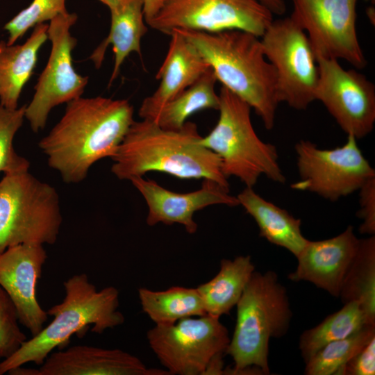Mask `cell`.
Segmentation results:
<instances>
[{"mask_svg": "<svg viewBox=\"0 0 375 375\" xmlns=\"http://www.w3.org/2000/svg\"><path fill=\"white\" fill-rule=\"evenodd\" d=\"M63 287L62 301L47 310L53 320L0 362V375L28 362L40 366L56 348L63 347L73 334L83 333L90 325H92V332L102 334L124 322V316L118 310L116 288L97 290L85 273L73 275L63 283Z\"/></svg>", "mask_w": 375, "mask_h": 375, "instance_id": "cell-4", "label": "cell"}, {"mask_svg": "<svg viewBox=\"0 0 375 375\" xmlns=\"http://www.w3.org/2000/svg\"><path fill=\"white\" fill-rule=\"evenodd\" d=\"M223 354L224 353H219L215 356L210 360L203 375H206V374L219 375V374H224V370H223V365H224V362L222 360Z\"/></svg>", "mask_w": 375, "mask_h": 375, "instance_id": "cell-34", "label": "cell"}, {"mask_svg": "<svg viewBox=\"0 0 375 375\" xmlns=\"http://www.w3.org/2000/svg\"><path fill=\"white\" fill-rule=\"evenodd\" d=\"M144 312L156 325H170L180 319L206 315L197 288L174 286L162 291L138 290Z\"/></svg>", "mask_w": 375, "mask_h": 375, "instance_id": "cell-26", "label": "cell"}, {"mask_svg": "<svg viewBox=\"0 0 375 375\" xmlns=\"http://www.w3.org/2000/svg\"><path fill=\"white\" fill-rule=\"evenodd\" d=\"M149 345L169 374L203 375L210 360L225 353L228 331L219 317H187L170 325H155Z\"/></svg>", "mask_w": 375, "mask_h": 375, "instance_id": "cell-10", "label": "cell"}, {"mask_svg": "<svg viewBox=\"0 0 375 375\" xmlns=\"http://www.w3.org/2000/svg\"><path fill=\"white\" fill-rule=\"evenodd\" d=\"M201 138L192 122L168 130L151 120H134L111 158V172L121 180L159 172L181 179L212 180L229 188L219 157L201 144Z\"/></svg>", "mask_w": 375, "mask_h": 375, "instance_id": "cell-2", "label": "cell"}, {"mask_svg": "<svg viewBox=\"0 0 375 375\" xmlns=\"http://www.w3.org/2000/svg\"><path fill=\"white\" fill-rule=\"evenodd\" d=\"M27 337L21 330L15 307L0 286V358L15 352Z\"/></svg>", "mask_w": 375, "mask_h": 375, "instance_id": "cell-31", "label": "cell"}, {"mask_svg": "<svg viewBox=\"0 0 375 375\" xmlns=\"http://www.w3.org/2000/svg\"><path fill=\"white\" fill-rule=\"evenodd\" d=\"M375 374V336L337 373V375Z\"/></svg>", "mask_w": 375, "mask_h": 375, "instance_id": "cell-33", "label": "cell"}, {"mask_svg": "<svg viewBox=\"0 0 375 375\" xmlns=\"http://www.w3.org/2000/svg\"><path fill=\"white\" fill-rule=\"evenodd\" d=\"M105 6H106L109 10H112L117 6L120 0H98Z\"/></svg>", "mask_w": 375, "mask_h": 375, "instance_id": "cell-37", "label": "cell"}, {"mask_svg": "<svg viewBox=\"0 0 375 375\" xmlns=\"http://www.w3.org/2000/svg\"><path fill=\"white\" fill-rule=\"evenodd\" d=\"M299 180L294 190L314 193L335 201L358 191L375 170L359 148L357 140L347 135L346 142L333 149H322L301 140L294 146Z\"/></svg>", "mask_w": 375, "mask_h": 375, "instance_id": "cell-9", "label": "cell"}, {"mask_svg": "<svg viewBox=\"0 0 375 375\" xmlns=\"http://www.w3.org/2000/svg\"><path fill=\"white\" fill-rule=\"evenodd\" d=\"M237 198L255 220L260 236L274 245L285 249L297 257L308 240L301 231V221L286 210L265 199L253 188L245 187Z\"/></svg>", "mask_w": 375, "mask_h": 375, "instance_id": "cell-22", "label": "cell"}, {"mask_svg": "<svg viewBox=\"0 0 375 375\" xmlns=\"http://www.w3.org/2000/svg\"><path fill=\"white\" fill-rule=\"evenodd\" d=\"M235 306V329L225 351L234 367L228 372L269 374V340L284 336L292 317L286 288L274 272L254 271Z\"/></svg>", "mask_w": 375, "mask_h": 375, "instance_id": "cell-5", "label": "cell"}, {"mask_svg": "<svg viewBox=\"0 0 375 375\" xmlns=\"http://www.w3.org/2000/svg\"><path fill=\"white\" fill-rule=\"evenodd\" d=\"M255 271L250 256H238L233 260L222 259L218 273L197 288L207 315L219 317L228 314L236 306Z\"/></svg>", "mask_w": 375, "mask_h": 375, "instance_id": "cell-23", "label": "cell"}, {"mask_svg": "<svg viewBox=\"0 0 375 375\" xmlns=\"http://www.w3.org/2000/svg\"><path fill=\"white\" fill-rule=\"evenodd\" d=\"M140 192L148 207L147 224L167 225L179 224L185 231L194 233L198 225L193 219L194 213L212 205L239 206L237 197L229 192V188L209 179H203L199 190L186 193L169 190L151 179L142 176L129 180Z\"/></svg>", "mask_w": 375, "mask_h": 375, "instance_id": "cell-16", "label": "cell"}, {"mask_svg": "<svg viewBox=\"0 0 375 375\" xmlns=\"http://www.w3.org/2000/svg\"><path fill=\"white\" fill-rule=\"evenodd\" d=\"M343 305L341 309L300 335L299 349L305 363L325 345L347 338L366 324L358 302L351 301Z\"/></svg>", "mask_w": 375, "mask_h": 375, "instance_id": "cell-27", "label": "cell"}, {"mask_svg": "<svg viewBox=\"0 0 375 375\" xmlns=\"http://www.w3.org/2000/svg\"><path fill=\"white\" fill-rule=\"evenodd\" d=\"M342 303L356 301L366 324L375 325V236L359 240L356 253L344 278L340 296Z\"/></svg>", "mask_w": 375, "mask_h": 375, "instance_id": "cell-25", "label": "cell"}, {"mask_svg": "<svg viewBox=\"0 0 375 375\" xmlns=\"http://www.w3.org/2000/svg\"><path fill=\"white\" fill-rule=\"evenodd\" d=\"M319 80L315 92L347 135L357 140L373 130L375 123V87L357 70L345 69L337 59L315 54Z\"/></svg>", "mask_w": 375, "mask_h": 375, "instance_id": "cell-14", "label": "cell"}, {"mask_svg": "<svg viewBox=\"0 0 375 375\" xmlns=\"http://www.w3.org/2000/svg\"><path fill=\"white\" fill-rule=\"evenodd\" d=\"M133 121L127 99L80 97L38 146L65 183H78L95 162L114 156Z\"/></svg>", "mask_w": 375, "mask_h": 375, "instance_id": "cell-1", "label": "cell"}, {"mask_svg": "<svg viewBox=\"0 0 375 375\" xmlns=\"http://www.w3.org/2000/svg\"><path fill=\"white\" fill-rule=\"evenodd\" d=\"M360 208L357 217L362 220L359 232L362 234H375V177L367 180L358 190Z\"/></svg>", "mask_w": 375, "mask_h": 375, "instance_id": "cell-32", "label": "cell"}, {"mask_svg": "<svg viewBox=\"0 0 375 375\" xmlns=\"http://www.w3.org/2000/svg\"><path fill=\"white\" fill-rule=\"evenodd\" d=\"M62 217L58 192L28 171L0 180V253L22 244H53Z\"/></svg>", "mask_w": 375, "mask_h": 375, "instance_id": "cell-7", "label": "cell"}, {"mask_svg": "<svg viewBox=\"0 0 375 375\" xmlns=\"http://www.w3.org/2000/svg\"><path fill=\"white\" fill-rule=\"evenodd\" d=\"M26 105L9 109L0 104V172L4 174L28 171L29 161L13 147L14 138L25 119Z\"/></svg>", "mask_w": 375, "mask_h": 375, "instance_id": "cell-29", "label": "cell"}, {"mask_svg": "<svg viewBox=\"0 0 375 375\" xmlns=\"http://www.w3.org/2000/svg\"><path fill=\"white\" fill-rule=\"evenodd\" d=\"M167 55L156 78L160 83L156 91L142 101L138 115L149 116L188 88L210 67L197 49L177 30H173Z\"/></svg>", "mask_w": 375, "mask_h": 375, "instance_id": "cell-19", "label": "cell"}, {"mask_svg": "<svg viewBox=\"0 0 375 375\" xmlns=\"http://www.w3.org/2000/svg\"><path fill=\"white\" fill-rule=\"evenodd\" d=\"M68 12L66 0H33L4 25L8 44H14L31 28L50 22L56 17Z\"/></svg>", "mask_w": 375, "mask_h": 375, "instance_id": "cell-30", "label": "cell"}, {"mask_svg": "<svg viewBox=\"0 0 375 375\" xmlns=\"http://www.w3.org/2000/svg\"><path fill=\"white\" fill-rule=\"evenodd\" d=\"M352 226L339 235L307 241L296 257V269L288 274L294 281H308L331 296L339 297L342 285L359 244Z\"/></svg>", "mask_w": 375, "mask_h": 375, "instance_id": "cell-17", "label": "cell"}, {"mask_svg": "<svg viewBox=\"0 0 375 375\" xmlns=\"http://www.w3.org/2000/svg\"><path fill=\"white\" fill-rule=\"evenodd\" d=\"M272 14L282 15L286 11L285 3L283 0H260Z\"/></svg>", "mask_w": 375, "mask_h": 375, "instance_id": "cell-36", "label": "cell"}, {"mask_svg": "<svg viewBox=\"0 0 375 375\" xmlns=\"http://www.w3.org/2000/svg\"><path fill=\"white\" fill-rule=\"evenodd\" d=\"M179 31L198 51L222 86L244 101L273 128L279 103L276 74L264 54L260 38L242 31Z\"/></svg>", "mask_w": 375, "mask_h": 375, "instance_id": "cell-3", "label": "cell"}, {"mask_svg": "<svg viewBox=\"0 0 375 375\" xmlns=\"http://www.w3.org/2000/svg\"><path fill=\"white\" fill-rule=\"evenodd\" d=\"M148 368L138 357L118 349L75 345L51 352L36 375H168Z\"/></svg>", "mask_w": 375, "mask_h": 375, "instance_id": "cell-18", "label": "cell"}, {"mask_svg": "<svg viewBox=\"0 0 375 375\" xmlns=\"http://www.w3.org/2000/svg\"><path fill=\"white\" fill-rule=\"evenodd\" d=\"M357 0H292L291 17L308 35L315 54L367 65L356 31Z\"/></svg>", "mask_w": 375, "mask_h": 375, "instance_id": "cell-13", "label": "cell"}, {"mask_svg": "<svg viewBox=\"0 0 375 375\" xmlns=\"http://www.w3.org/2000/svg\"><path fill=\"white\" fill-rule=\"evenodd\" d=\"M144 13L145 22L150 21L159 11L162 0H144Z\"/></svg>", "mask_w": 375, "mask_h": 375, "instance_id": "cell-35", "label": "cell"}, {"mask_svg": "<svg viewBox=\"0 0 375 375\" xmlns=\"http://www.w3.org/2000/svg\"><path fill=\"white\" fill-rule=\"evenodd\" d=\"M144 3V0H120L117 6L110 10L111 23L108 36L89 57L95 67L99 68L108 47L112 45L114 65L109 86L119 76L121 67L130 53L135 52L141 56V39L147 31Z\"/></svg>", "mask_w": 375, "mask_h": 375, "instance_id": "cell-20", "label": "cell"}, {"mask_svg": "<svg viewBox=\"0 0 375 375\" xmlns=\"http://www.w3.org/2000/svg\"><path fill=\"white\" fill-rule=\"evenodd\" d=\"M48 24L34 27L31 36L21 44L0 41V104L9 109L18 108L23 88L32 76L38 52L48 40Z\"/></svg>", "mask_w": 375, "mask_h": 375, "instance_id": "cell-21", "label": "cell"}, {"mask_svg": "<svg viewBox=\"0 0 375 375\" xmlns=\"http://www.w3.org/2000/svg\"><path fill=\"white\" fill-rule=\"evenodd\" d=\"M375 336V325H364L343 339L323 347L305 364L306 375H332L357 354Z\"/></svg>", "mask_w": 375, "mask_h": 375, "instance_id": "cell-28", "label": "cell"}, {"mask_svg": "<svg viewBox=\"0 0 375 375\" xmlns=\"http://www.w3.org/2000/svg\"><path fill=\"white\" fill-rule=\"evenodd\" d=\"M47 258L40 244H18L0 253V286L12 301L19 324L32 336L42 331L49 316L37 299V285Z\"/></svg>", "mask_w": 375, "mask_h": 375, "instance_id": "cell-15", "label": "cell"}, {"mask_svg": "<svg viewBox=\"0 0 375 375\" xmlns=\"http://www.w3.org/2000/svg\"><path fill=\"white\" fill-rule=\"evenodd\" d=\"M260 42L276 74L279 103L306 110L315 101L319 80L316 56L306 32L291 17L273 20Z\"/></svg>", "mask_w": 375, "mask_h": 375, "instance_id": "cell-8", "label": "cell"}, {"mask_svg": "<svg viewBox=\"0 0 375 375\" xmlns=\"http://www.w3.org/2000/svg\"><path fill=\"white\" fill-rule=\"evenodd\" d=\"M217 81L210 68L193 84L143 119L151 120L164 129L178 130L198 111L218 110L219 97L215 90Z\"/></svg>", "mask_w": 375, "mask_h": 375, "instance_id": "cell-24", "label": "cell"}, {"mask_svg": "<svg viewBox=\"0 0 375 375\" xmlns=\"http://www.w3.org/2000/svg\"><path fill=\"white\" fill-rule=\"evenodd\" d=\"M273 20L272 12L260 0H162L147 24L168 35L174 29L239 30L261 38Z\"/></svg>", "mask_w": 375, "mask_h": 375, "instance_id": "cell-11", "label": "cell"}, {"mask_svg": "<svg viewBox=\"0 0 375 375\" xmlns=\"http://www.w3.org/2000/svg\"><path fill=\"white\" fill-rule=\"evenodd\" d=\"M218 94V121L207 135L202 136L201 144L219 157L224 176L238 178L250 188L262 176L284 183L286 178L278 162L277 149L256 133L251 108L224 86Z\"/></svg>", "mask_w": 375, "mask_h": 375, "instance_id": "cell-6", "label": "cell"}, {"mask_svg": "<svg viewBox=\"0 0 375 375\" xmlns=\"http://www.w3.org/2000/svg\"><path fill=\"white\" fill-rule=\"evenodd\" d=\"M77 19L76 13L67 12L48 24L50 55L35 86L33 98L25 108V119L34 133L45 127L54 107L81 97L88 84V77L78 74L72 63V51L77 40L71 28Z\"/></svg>", "mask_w": 375, "mask_h": 375, "instance_id": "cell-12", "label": "cell"}]
</instances>
